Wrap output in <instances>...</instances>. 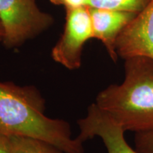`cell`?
<instances>
[{
  "instance_id": "6da1fadb",
  "label": "cell",
  "mask_w": 153,
  "mask_h": 153,
  "mask_svg": "<svg viewBox=\"0 0 153 153\" xmlns=\"http://www.w3.org/2000/svg\"><path fill=\"white\" fill-rule=\"evenodd\" d=\"M45 99L34 86L0 82V135L42 140L65 153H85L65 120L47 116Z\"/></svg>"
},
{
  "instance_id": "52a82bcc",
  "label": "cell",
  "mask_w": 153,
  "mask_h": 153,
  "mask_svg": "<svg viewBox=\"0 0 153 153\" xmlns=\"http://www.w3.org/2000/svg\"><path fill=\"white\" fill-rule=\"evenodd\" d=\"M89 10L93 38L99 40L104 44L111 60L116 62L118 57L116 51L117 38L137 14L92 7H89Z\"/></svg>"
},
{
  "instance_id": "8fae6325",
  "label": "cell",
  "mask_w": 153,
  "mask_h": 153,
  "mask_svg": "<svg viewBox=\"0 0 153 153\" xmlns=\"http://www.w3.org/2000/svg\"><path fill=\"white\" fill-rule=\"evenodd\" d=\"M55 5L62 6L66 9H75L87 7V0H49Z\"/></svg>"
},
{
  "instance_id": "9c48e42d",
  "label": "cell",
  "mask_w": 153,
  "mask_h": 153,
  "mask_svg": "<svg viewBox=\"0 0 153 153\" xmlns=\"http://www.w3.org/2000/svg\"><path fill=\"white\" fill-rule=\"evenodd\" d=\"M151 0H87V7L137 14Z\"/></svg>"
},
{
  "instance_id": "4fadbf2b",
  "label": "cell",
  "mask_w": 153,
  "mask_h": 153,
  "mask_svg": "<svg viewBox=\"0 0 153 153\" xmlns=\"http://www.w3.org/2000/svg\"><path fill=\"white\" fill-rule=\"evenodd\" d=\"M3 38H4V30H3L2 25H1V21H0V45L2 44Z\"/></svg>"
},
{
  "instance_id": "8992f818",
  "label": "cell",
  "mask_w": 153,
  "mask_h": 153,
  "mask_svg": "<svg viewBox=\"0 0 153 153\" xmlns=\"http://www.w3.org/2000/svg\"><path fill=\"white\" fill-rule=\"evenodd\" d=\"M116 51L124 60L137 56L153 60V0L122 30L116 41Z\"/></svg>"
},
{
  "instance_id": "5b68a950",
  "label": "cell",
  "mask_w": 153,
  "mask_h": 153,
  "mask_svg": "<svg viewBox=\"0 0 153 153\" xmlns=\"http://www.w3.org/2000/svg\"><path fill=\"white\" fill-rule=\"evenodd\" d=\"M79 134L77 138L82 143L94 137L102 140L108 153H138L126 142L122 126L106 112L92 104L87 115L77 121Z\"/></svg>"
},
{
  "instance_id": "ba28073f",
  "label": "cell",
  "mask_w": 153,
  "mask_h": 153,
  "mask_svg": "<svg viewBox=\"0 0 153 153\" xmlns=\"http://www.w3.org/2000/svg\"><path fill=\"white\" fill-rule=\"evenodd\" d=\"M11 153H65L52 144L24 136H9Z\"/></svg>"
},
{
  "instance_id": "7a4b0ae2",
  "label": "cell",
  "mask_w": 153,
  "mask_h": 153,
  "mask_svg": "<svg viewBox=\"0 0 153 153\" xmlns=\"http://www.w3.org/2000/svg\"><path fill=\"white\" fill-rule=\"evenodd\" d=\"M124 70L123 82L100 91L95 104L125 131L153 132V60L130 57Z\"/></svg>"
},
{
  "instance_id": "3957f363",
  "label": "cell",
  "mask_w": 153,
  "mask_h": 153,
  "mask_svg": "<svg viewBox=\"0 0 153 153\" xmlns=\"http://www.w3.org/2000/svg\"><path fill=\"white\" fill-rule=\"evenodd\" d=\"M2 45L7 49L21 47L37 37L55 22L51 14L38 8L36 0H0Z\"/></svg>"
},
{
  "instance_id": "7c38bea8",
  "label": "cell",
  "mask_w": 153,
  "mask_h": 153,
  "mask_svg": "<svg viewBox=\"0 0 153 153\" xmlns=\"http://www.w3.org/2000/svg\"><path fill=\"white\" fill-rule=\"evenodd\" d=\"M0 153H11L9 136L0 135Z\"/></svg>"
},
{
  "instance_id": "277c9868",
  "label": "cell",
  "mask_w": 153,
  "mask_h": 153,
  "mask_svg": "<svg viewBox=\"0 0 153 153\" xmlns=\"http://www.w3.org/2000/svg\"><path fill=\"white\" fill-rule=\"evenodd\" d=\"M65 11L64 30L51 51V57L68 70H75L81 67L85 43L93 38L92 26L88 7Z\"/></svg>"
},
{
  "instance_id": "30bf717a",
  "label": "cell",
  "mask_w": 153,
  "mask_h": 153,
  "mask_svg": "<svg viewBox=\"0 0 153 153\" xmlns=\"http://www.w3.org/2000/svg\"><path fill=\"white\" fill-rule=\"evenodd\" d=\"M135 143L138 153H153V132L136 133Z\"/></svg>"
}]
</instances>
